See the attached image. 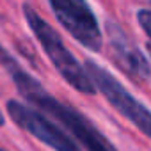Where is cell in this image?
I'll list each match as a JSON object with an SVG mask.
<instances>
[{
	"label": "cell",
	"mask_w": 151,
	"mask_h": 151,
	"mask_svg": "<svg viewBox=\"0 0 151 151\" xmlns=\"http://www.w3.org/2000/svg\"><path fill=\"white\" fill-rule=\"evenodd\" d=\"M9 59H11V57H9V53H7V52L2 48V45H0V64H2V66H6Z\"/></svg>",
	"instance_id": "8"
},
{
	"label": "cell",
	"mask_w": 151,
	"mask_h": 151,
	"mask_svg": "<svg viewBox=\"0 0 151 151\" xmlns=\"http://www.w3.org/2000/svg\"><path fill=\"white\" fill-rule=\"evenodd\" d=\"M59 23L77 39L84 48L100 52L103 34L96 14L86 0H48Z\"/></svg>",
	"instance_id": "4"
},
{
	"label": "cell",
	"mask_w": 151,
	"mask_h": 151,
	"mask_svg": "<svg viewBox=\"0 0 151 151\" xmlns=\"http://www.w3.org/2000/svg\"><path fill=\"white\" fill-rule=\"evenodd\" d=\"M23 16L27 20L29 27L32 29L34 36L41 43L45 53L48 55V59L52 60L55 69L60 73V77L75 91H78L82 94H94L96 93V86L93 84L86 66H82L77 59H75V55L64 45V41L59 36V32L53 30L52 25L46 23L30 4H23Z\"/></svg>",
	"instance_id": "2"
},
{
	"label": "cell",
	"mask_w": 151,
	"mask_h": 151,
	"mask_svg": "<svg viewBox=\"0 0 151 151\" xmlns=\"http://www.w3.org/2000/svg\"><path fill=\"white\" fill-rule=\"evenodd\" d=\"M84 66L93 84L96 86V91H100L123 117H126L133 126H137L146 137L151 139V110L144 103H140L132 93H128L121 86V82L103 66L96 64L94 60H86Z\"/></svg>",
	"instance_id": "3"
},
{
	"label": "cell",
	"mask_w": 151,
	"mask_h": 151,
	"mask_svg": "<svg viewBox=\"0 0 151 151\" xmlns=\"http://www.w3.org/2000/svg\"><path fill=\"white\" fill-rule=\"evenodd\" d=\"M6 68L11 73V77H13V80H14L20 94L27 101L34 103L37 109L48 112L60 124H64L71 132V135L75 139H78L82 142V146H86L87 151H117L112 146V142L82 112L75 110L69 105L60 103L57 98H53L52 94H48L43 89V86L34 77H30L29 73H25L13 59L7 60Z\"/></svg>",
	"instance_id": "1"
},
{
	"label": "cell",
	"mask_w": 151,
	"mask_h": 151,
	"mask_svg": "<svg viewBox=\"0 0 151 151\" xmlns=\"http://www.w3.org/2000/svg\"><path fill=\"white\" fill-rule=\"evenodd\" d=\"M4 123H6V117H4L2 110H0V126H4Z\"/></svg>",
	"instance_id": "9"
},
{
	"label": "cell",
	"mask_w": 151,
	"mask_h": 151,
	"mask_svg": "<svg viewBox=\"0 0 151 151\" xmlns=\"http://www.w3.org/2000/svg\"><path fill=\"white\" fill-rule=\"evenodd\" d=\"M107 32H109V50L114 62L133 82L139 84L147 82L151 78V66L146 55L132 41V37L114 22L107 23Z\"/></svg>",
	"instance_id": "6"
},
{
	"label": "cell",
	"mask_w": 151,
	"mask_h": 151,
	"mask_svg": "<svg viewBox=\"0 0 151 151\" xmlns=\"http://www.w3.org/2000/svg\"><path fill=\"white\" fill-rule=\"evenodd\" d=\"M149 52H151V46H149Z\"/></svg>",
	"instance_id": "11"
},
{
	"label": "cell",
	"mask_w": 151,
	"mask_h": 151,
	"mask_svg": "<svg viewBox=\"0 0 151 151\" xmlns=\"http://www.w3.org/2000/svg\"><path fill=\"white\" fill-rule=\"evenodd\" d=\"M0 151H6V149H2V147H0Z\"/></svg>",
	"instance_id": "10"
},
{
	"label": "cell",
	"mask_w": 151,
	"mask_h": 151,
	"mask_svg": "<svg viewBox=\"0 0 151 151\" xmlns=\"http://www.w3.org/2000/svg\"><path fill=\"white\" fill-rule=\"evenodd\" d=\"M7 114L14 124H18L22 130H25L32 137L39 139L43 144H46L53 151H82L77 142L68 133H64L60 128H57L50 119H46L37 110L16 100L7 101Z\"/></svg>",
	"instance_id": "5"
},
{
	"label": "cell",
	"mask_w": 151,
	"mask_h": 151,
	"mask_svg": "<svg viewBox=\"0 0 151 151\" xmlns=\"http://www.w3.org/2000/svg\"><path fill=\"white\" fill-rule=\"evenodd\" d=\"M137 22H139V25L142 27V30L146 32V36L151 41V11L149 9H140L137 13Z\"/></svg>",
	"instance_id": "7"
}]
</instances>
